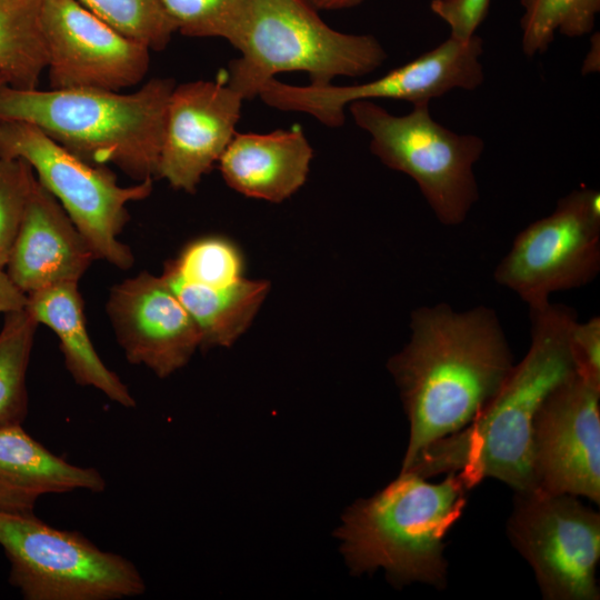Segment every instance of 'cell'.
Segmentation results:
<instances>
[{
	"label": "cell",
	"instance_id": "cell-29",
	"mask_svg": "<svg viewBox=\"0 0 600 600\" xmlns=\"http://www.w3.org/2000/svg\"><path fill=\"white\" fill-rule=\"evenodd\" d=\"M27 294L20 291L0 269V313L21 310L26 307Z\"/></svg>",
	"mask_w": 600,
	"mask_h": 600
},
{
	"label": "cell",
	"instance_id": "cell-28",
	"mask_svg": "<svg viewBox=\"0 0 600 600\" xmlns=\"http://www.w3.org/2000/svg\"><path fill=\"white\" fill-rule=\"evenodd\" d=\"M490 0H432L430 9L450 28V37L468 40L484 20Z\"/></svg>",
	"mask_w": 600,
	"mask_h": 600
},
{
	"label": "cell",
	"instance_id": "cell-16",
	"mask_svg": "<svg viewBox=\"0 0 600 600\" xmlns=\"http://www.w3.org/2000/svg\"><path fill=\"white\" fill-rule=\"evenodd\" d=\"M242 101L222 78L176 84L167 106L157 179L194 192L232 140Z\"/></svg>",
	"mask_w": 600,
	"mask_h": 600
},
{
	"label": "cell",
	"instance_id": "cell-30",
	"mask_svg": "<svg viewBox=\"0 0 600 600\" xmlns=\"http://www.w3.org/2000/svg\"><path fill=\"white\" fill-rule=\"evenodd\" d=\"M314 10H334L350 8L359 4L363 0H303Z\"/></svg>",
	"mask_w": 600,
	"mask_h": 600
},
{
	"label": "cell",
	"instance_id": "cell-31",
	"mask_svg": "<svg viewBox=\"0 0 600 600\" xmlns=\"http://www.w3.org/2000/svg\"><path fill=\"white\" fill-rule=\"evenodd\" d=\"M592 47L588 52L583 62V73L594 72L599 70V63L596 62V58L599 59V33L597 32L592 38Z\"/></svg>",
	"mask_w": 600,
	"mask_h": 600
},
{
	"label": "cell",
	"instance_id": "cell-5",
	"mask_svg": "<svg viewBox=\"0 0 600 600\" xmlns=\"http://www.w3.org/2000/svg\"><path fill=\"white\" fill-rule=\"evenodd\" d=\"M239 51L226 81L243 100L280 72L303 71L310 84L324 87L337 77L368 74L387 59L373 36L332 29L303 0H251Z\"/></svg>",
	"mask_w": 600,
	"mask_h": 600
},
{
	"label": "cell",
	"instance_id": "cell-10",
	"mask_svg": "<svg viewBox=\"0 0 600 600\" xmlns=\"http://www.w3.org/2000/svg\"><path fill=\"white\" fill-rule=\"evenodd\" d=\"M507 536L531 566L543 599L600 598V514L577 496L516 491Z\"/></svg>",
	"mask_w": 600,
	"mask_h": 600
},
{
	"label": "cell",
	"instance_id": "cell-18",
	"mask_svg": "<svg viewBox=\"0 0 600 600\" xmlns=\"http://www.w3.org/2000/svg\"><path fill=\"white\" fill-rule=\"evenodd\" d=\"M312 148L301 128L269 133L236 132L221 156L226 183L256 199L281 202L306 181Z\"/></svg>",
	"mask_w": 600,
	"mask_h": 600
},
{
	"label": "cell",
	"instance_id": "cell-25",
	"mask_svg": "<svg viewBox=\"0 0 600 600\" xmlns=\"http://www.w3.org/2000/svg\"><path fill=\"white\" fill-rule=\"evenodd\" d=\"M123 36L163 50L176 31L161 0H77Z\"/></svg>",
	"mask_w": 600,
	"mask_h": 600
},
{
	"label": "cell",
	"instance_id": "cell-3",
	"mask_svg": "<svg viewBox=\"0 0 600 600\" xmlns=\"http://www.w3.org/2000/svg\"><path fill=\"white\" fill-rule=\"evenodd\" d=\"M174 87L171 78H152L126 94L84 88L39 90L11 86L0 76V122L30 123L91 164L112 163L138 182L153 180Z\"/></svg>",
	"mask_w": 600,
	"mask_h": 600
},
{
	"label": "cell",
	"instance_id": "cell-8",
	"mask_svg": "<svg viewBox=\"0 0 600 600\" xmlns=\"http://www.w3.org/2000/svg\"><path fill=\"white\" fill-rule=\"evenodd\" d=\"M0 158L22 159L38 181L60 202L89 243L96 259L128 269L130 247L118 236L129 221L127 204L150 196L152 179L121 187L106 166L91 164L50 139L37 127L0 122Z\"/></svg>",
	"mask_w": 600,
	"mask_h": 600
},
{
	"label": "cell",
	"instance_id": "cell-24",
	"mask_svg": "<svg viewBox=\"0 0 600 600\" xmlns=\"http://www.w3.org/2000/svg\"><path fill=\"white\" fill-rule=\"evenodd\" d=\"M176 31L198 38H222L239 50L251 0H161Z\"/></svg>",
	"mask_w": 600,
	"mask_h": 600
},
{
	"label": "cell",
	"instance_id": "cell-12",
	"mask_svg": "<svg viewBox=\"0 0 600 600\" xmlns=\"http://www.w3.org/2000/svg\"><path fill=\"white\" fill-rule=\"evenodd\" d=\"M41 28L50 89L119 92L140 83L150 49L106 23L77 0H44Z\"/></svg>",
	"mask_w": 600,
	"mask_h": 600
},
{
	"label": "cell",
	"instance_id": "cell-13",
	"mask_svg": "<svg viewBox=\"0 0 600 600\" xmlns=\"http://www.w3.org/2000/svg\"><path fill=\"white\" fill-rule=\"evenodd\" d=\"M193 319L201 348L230 347L249 327L269 283L242 276L241 256L228 240H194L161 274Z\"/></svg>",
	"mask_w": 600,
	"mask_h": 600
},
{
	"label": "cell",
	"instance_id": "cell-26",
	"mask_svg": "<svg viewBox=\"0 0 600 600\" xmlns=\"http://www.w3.org/2000/svg\"><path fill=\"white\" fill-rule=\"evenodd\" d=\"M33 177L24 160L0 158V269L8 262Z\"/></svg>",
	"mask_w": 600,
	"mask_h": 600
},
{
	"label": "cell",
	"instance_id": "cell-22",
	"mask_svg": "<svg viewBox=\"0 0 600 600\" xmlns=\"http://www.w3.org/2000/svg\"><path fill=\"white\" fill-rule=\"evenodd\" d=\"M38 323L26 310L4 313L0 330V428L28 414L27 370Z\"/></svg>",
	"mask_w": 600,
	"mask_h": 600
},
{
	"label": "cell",
	"instance_id": "cell-19",
	"mask_svg": "<svg viewBox=\"0 0 600 600\" xmlns=\"http://www.w3.org/2000/svg\"><path fill=\"white\" fill-rule=\"evenodd\" d=\"M102 474L76 466L31 437L22 424L0 428V511L31 513L37 500L76 490L102 492Z\"/></svg>",
	"mask_w": 600,
	"mask_h": 600
},
{
	"label": "cell",
	"instance_id": "cell-14",
	"mask_svg": "<svg viewBox=\"0 0 600 600\" xmlns=\"http://www.w3.org/2000/svg\"><path fill=\"white\" fill-rule=\"evenodd\" d=\"M537 488L600 503V386L574 373L540 406L532 427Z\"/></svg>",
	"mask_w": 600,
	"mask_h": 600
},
{
	"label": "cell",
	"instance_id": "cell-27",
	"mask_svg": "<svg viewBox=\"0 0 600 600\" xmlns=\"http://www.w3.org/2000/svg\"><path fill=\"white\" fill-rule=\"evenodd\" d=\"M571 356L576 372L597 386H600V318L594 316L586 322L578 319L569 333Z\"/></svg>",
	"mask_w": 600,
	"mask_h": 600
},
{
	"label": "cell",
	"instance_id": "cell-1",
	"mask_svg": "<svg viewBox=\"0 0 600 600\" xmlns=\"http://www.w3.org/2000/svg\"><path fill=\"white\" fill-rule=\"evenodd\" d=\"M410 330L408 343L388 361L410 424L401 470L430 443L470 424L514 366L492 308L419 307Z\"/></svg>",
	"mask_w": 600,
	"mask_h": 600
},
{
	"label": "cell",
	"instance_id": "cell-2",
	"mask_svg": "<svg viewBox=\"0 0 600 600\" xmlns=\"http://www.w3.org/2000/svg\"><path fill=\"white\" fill-rule=\"evenodd\" d=\"M529 313V350L494 397L470 424L423 448L401 471L424 479L459 472L470 489L486 478L500 480L514 492L537 488L533 420L547 396L577 373L569 344L577 313L551 302Z\"/></svg>",
	"mask_w": 600,
	"mask_h": 600
},
{
	"label": "cell",
	"instance_id": "cell-17",
	"mask_svg": "<svg viewBox=\"0 0 600 600\" xmlns=\"http://www.w3.org/2000/svg\"><path fill=\"white\" fill-rule=\"evenodd\" d=\"M94 259L66 210L34 174L6 264L11 282L26 294L57 283L78 282Z\"/></svg>",
	"mask_w": 600,
	"mask_h": 600
},
{
	"label": "cell",
	"instance_id": "cell-9",
	"mask_svg": "<svg viewBox=\"0 0 600 600\" xmlns=\"http://www.w3.org/2000/svg\"><path fill=\"white\" fill-rule=\"evenodd\" d=\"M600 271V193L573 190L523 230L496 267L498 284L538 310L554 292L583 287Z\"/></svg>",
	"mask_w": 600,
	"mask_h": 600
},
{
	"label": "cell",
	"instance_id": "cell-15",
	"mask_svg": "<svg viewBox=\"0 0 600 600\" xmlns=\"http://www.w3.org/2000/svg\"><path fill=\"white\" fill-rule=\"evenodd\" d=\"M107 312L128 362L159 378L184 367L201 348L193 319L162 276L141 272L116 284Z\"/></svg>",
	"mask_w": 600,
	"mask_h": 600
},
{
	"label": "cell",
	"instance_id": "cell-7",
	"mask_svg": "<svg viewBox=\"0 0 600 600\" xmlns=\"http://www.w3.org/2000/svg\"><path fill=\"white\" fill-rule=\"evenodd\" d=\"M0 546L10 563L9 582L24 600H119L146 591L132 561L34 512L0 511Z\"/></svg>",
	"mask_w": 600,
	"mask_h": 600
},
{
	"label": "cell",
	"instance_id": "cell-6",
	"mask_svg": "<svg viewBox=\"0 0 600 600\" xmlns=\"http://www.w3.org/2000/svg\"><path fill=\"white\" fill-rule=\"evenodd\" d=\"M429 103H413L406 116L391 114L372 100L354 101L348 108L356 124L370 136L371 152L414 180L442 224L458 226L479 199L473 167L484 142L437 122Z\"/></svg>",
	"mask_w": 600,
	"mask_h": 600
},
{
	"label": "cell",
	"instance_id": "cell-20",
	"mask_svg": "<svg viewBox=\"0 0 600 600\" xmlns=\"http://www.w3.org/2000/svg\"><path fill=\"white\" fill-rule=\"evenodd\" d=\"M26 310L59 339L67 370L76 383L93 387L111 401L136 407L129 388L100 359L90 340L78 282H62L27 294Z\"/></svg>",
	"mask_w": 600,
	"mask_h": 600
},
{
	"label": "cell",
	"instance_id": "cell-23",
	"mask_svg": "<svg viewBox=\"0 0 600 600\" xmlns=\"http://www.w3.org/2000/svg\"><path fill=\"white\" fill-rule=\"evenodd\" d=\"M521 46L527 57L549 49L557 32L581 37L594 28L600 0H520Z\"/></svg>",
	"mask_w": 600,
	"mask_h": 600
},
{
	"label": "cell",
	"instance_id": "cell-21",
	"mask_svg": "<svg viewBox=\"0 0 600 600\" xmlns=\"http://www.w3.org/2000/svg\"><path fill=\"white\" fill-rule=\"evenodd\" d=\"M43 1L0 0V76L11 86L34 89L47 68Z\"/></svg>",
	"mask_w": 600,
	"mask_h": 600
},
{
	"label": "cell",
	"instance_id": "cell-4",
	"mask_svg": "<svg viewBox=\"0 0 600 600\" xmlns=\"http://www.w3.org/2000/svg\"><path fill=\"white\" fill-rule=\"evenodd\" d=\"M470 490L459 472L431 483L401 471L372 497L357 500L336 531L350 572L383 569L397 588L420 582L444 589V537L461 517Z\"/></svg>",
	"mask_w": 600,
	"mask_h": 600
},
{
	"label": "cell",
	"instance_id": "cell-11",
	"mask_svg": "<svg viewBox=\"0 0 600 600\" xmlns=\"http://www.w3.org/2000/svg\"><path fill=\"white\" fill-rule=\"evenodd\" d=\"M482 39L449 37L446 41L374 80L353 84L324 87L294 86L267 81L258 97L281 111L303 112L330 128L344 123V108L359 100L393 99L413 103L430 102L453 89L474 90L484 80L480 58Z\"/></svg>",
	"mask_w": 600,
	"mask_h": 600
}]
</instances>
